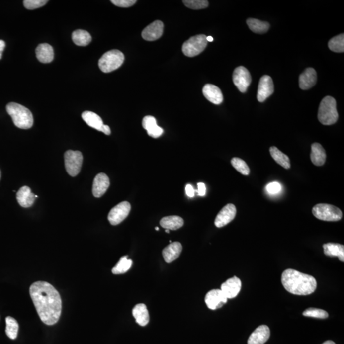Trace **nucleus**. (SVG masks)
<instances>
[{"instance_id": "obj_16", "label": "nucleus", "mask_w": 344, "mask_h": 344, "mask_svg": "<svg viewBox=\"0 0 344 344\" xmlns=\"http://www.w3.org/2000/svg\"><path fill=\"white\" fill-rule=\"evenodd\" d=\"M110 186V180L105 173H100L95 176L92 185V194L96 198H100Z\"/></svg>"}, {"instance_id": "obj_7", "label": "nucleus", "mask_w": 344, "mask_h": 344, "mask_svg": "<svg viewBox=\"0 0 344 344\" xmlns=\"http://www.w3.org/2000/svg\"><path fill=\"white\" fill-rule=\"evenodd\" d=\"M207 36L198 35L191 37L183 44V53L187 57H194L202 53L207 47Z\"/></svg>"}, {"instance_id": "obj_22", "label": "nucleus", "mask_w": 344, "mask_h": 344, "mask_svg": "<svg viewBox=\"0 0 344 344\" xmlns=\"http://www.w3.org/2000/svg\"><path fill=\"white\" fill-rule=\"evenodd\" d=\"M35 194L31 193L28 186L22 187L17 193V200L22 207L28 208L33 205L35 200Z\"/></svg>"}, {"instance_id": "obj_42", "label": "nucleus", "mask_w": 344, "mask_h": 344, "mask_svg": "<svg viewBox=\"0 0 344 344\" xmlns=\"http://www.w3.org/2000/svg\"><path fill=\"white\" fill-rule=\"evenodd\" d=\"M185 193H186L187 195L189 198H193L194 193H195V190L194 189L193 187L191 184H187L186 187H185Z\"/></svg>"}, {"instance_id": "obj_34", "label": "nucleus", "mask_w": 344, "mask_h": 344, "mask_svg": "<svg viewBox=\"0 0 344 344\" xmlns=\"http://www.w3.org/2000/svg\"><path fill=\"white\" fill-rule=\"evenodd\" d=\"M328 47L335 53H344V33L336 36L328 42Z\"/></svg>"}, {"instance_id": "obj_19", "label": "nucleus", "mask_w": 344, "mask_h": 344, "mask_svg": "<svg viewBox=\"0 0 344 344\" xmlns=\"http://www.w3.org/2000/svg\"><path fill=\"white\" fill-rule=\"evenodd\" d=\"M317 82V73L312 68H307L300 75L299 78V86L301 89L308 90L316 85Z\"/></svg>"}, {"instance_id": "obj_2", "label": "nucleus", "mask_w": 344, "mask_h": 344, "mask_svg": "<svg viewBox=\"0 0 344 344\" xmlns=\"http://www.w3.org/2000/svg\"><path fill=\"white\" fill-rule=\"evenodd\" d=\"M281 282L286 291L295 295H311L317 288L315 278L293 269L282 273Z\"/></svg>"}, {"instance_id": "obj_45", "label": "nucleus", "mask_w": 344, "mask_h": 344, "mask_svg": "<svg viewBox=\"0 0 344 344\" xmlns=\"http://www.w3.org/2000/svg\"><path fill=\"white\" fill-rule=\"evenodd\" d=\"M207 41L210 42H213L214 41L213 37H210V36H209V37H207Z\"/></svg>"}, {"instance_id": "obj_47", "label": "nucleus", "mask_w": 344, "mask_h": 344, "mask_svg": "<svg viewBox=\"0 0 344 344\" xmlns=\"http://www.w3.org/2000/svg\"><path fill=\"white\" fill-rule=\"evenodd\" d=\"M165 232L168 233V234H169V233H170V230H165Z\"/></svg>"}, {"instance_id": "obj_11", "label": "nucleus", "mask_w": 344, "mask_h": 344, "mask_svg": "<svg viewBox=\"0 0 344 344\" xmlns=\"http://www.w3.org/2000/svg\"><path fill=\"white\" fill-rule=\"evenodd\" d=\"M228 300L221 289H212L208 292L205 298L208 308L213 311L223 307L224 304L227 303Z\"/></svg>"}, {"instance_id": "obj_36", "label": "nucleus", "mask_w": 344, "mask_h": 344, "mask_svg": "<svg viewBox=\"0 0 344 344\" xmlns=\"http://www.w3.org/2000/svg\"><path fill=\"white\" fill-rule=\"evenodd\" d=\"M303 315L305 317L318 319H327L328 318V314L327 311L323 309H316V308H309L303 312Z\"/></svg>"}, {"instance_id": "obj_5", "label": "nucleus", "mask_w": 344, "mask_h": 344, "mask_svg": "<svg viewBox=\"0 0 344 344\" xmlns=\"http://www.w3.org/2000/svg\"><path fill=\"white\" fill-rule=\"evenodd\" d=\"M124 61L123 53L119 50H112L103 54L99 59V69L104 73H110L119 69Z\"/></svg>"}, {"instance_id": "obj_15", "label": "nucleus", "mask_w": 344, "mask_h": 344, "mask_svg": "<svg viewBox=\"0 0 344 344\" xmlns=\"http://www.w3.org/2000/svg\"><path fill=\"white\" fill-rule=\"evenodd\" d=\"M164 25L162 21H156L147 26L142 32V37L147 41L159 39L164 33Z\"/></svg>"}, {"instance_id": "obj_31", "label": "nucleus", "mask_w": 344, "mask_h": 344, "mask_svg": "<svg viewBox=\"0 0 344 344\" xmlns=\"http://www.w3.org/2000/svg\"><path fill=\"white\" fill-rule=\"evenodd\" d=\"M72 40L78 46H86L91 42L92 37L87 31L78 29L72 33Z\"/></svg>"}, {"instance_id": "obj_49", "label": "nucleus", "mask_w": 344, "mask_h": 344, "mask_svg": "<svg viewBox=\"0 0 344 344\" xmlns=\"http://www.w3.org/2000/svg\"><path fill=\"white\" fill-rule=\"evenodd\" d=\"M0 178H1V171H0Z\"/></svg>"}, {"instance_id": "obj_8", "label": "nucleus", "mask_w": 344, "mask_h": 344, "mask_svg": "<svg viewBox=\"0 0 344 344\" xmlns=\"http://www.w3.org/2000/svg\"><path fill=\"white\" fill-rule=\"evenodd\" d=\"M83 162V156L79 151L69 150L65 153V165L67 173L76 176L80 173Z\"/></svg>"}, {"instance_id": "obj_14", "label": "nucleus", "mask_w": 344, "mask_h": 344, "mask_svg": "<svg viewBox=\"0 0 344 344\" xmlns=\"http://www.w3.org/2000/svg\"><path fill=\"white\" fill-rule=\"evenodd\" d=\"M242 287L241 280L236 276L226 280L222 284L221 290L228 299H232L236 297L241 291Z\"/></svg>"}, {"instance_id": "obj_10", "label": "nucleus", "mask_w": 344, "mask_h": 344, "mask_svg": "<svg viewBox=\"0 0 344 344\" xmlns=\"http://www.w3.org/2000/svg\"><path fill=\"white\" fill-rule=\"evenodd\" d=\"M251 74L245 67H239L235 69L233 74V81L238 89L241 92H246L251 83Z\"/></svg>"}, {"instance_id": "obj_27", "label": "nucleus", "mask_w": 344, "mask_h": 344, "mask_svg": "<svg viewBox=\"0 0 344 344\" xmlns=\"http://www.w3.org/2000/svg\"><path fill=\"white\" fill-rule=\"evenodd\" d=\"M160 225L166 230H176L184 225L182 217L177 216L165 217L161 219Z\"/></svg>"}, {"instance_id": "obj_17", "label": "nucleus", "mask_w": 344, "mask_h": 344, "mask_svg": "<svg viewBox=\"0 0 344 344\" xmlns=\"http://www.w3.org/2000/svg\"><path fill=\"white\" fill-rule=\"evenodd\" d=\"M270 337V330L268 326L258 327L249 337L248 344H264Z\"/></svg>"}, {"instance_id": "obj_40", "label": "nucleus", "mask_w": 344, "mask_h": 344, "mask_svg": "<svg viewBox=\"0 0 344 344\" xmlns=\"http://www.w3.org/2000/svg\"><path fill=\"white\" fill-rule=\"evenodd\" d=\"M112 3L119 7L128 8L136 3V0H112Z\"/></svg>"}, {"instance_id": "obj_3", "label": "nucleus", "mask_w": 344, "mask_h": 344, "mask_svg": "<svg viewBox=\"0 0 344 344\" xmlns=\"http://www.w3.org/2000/svg\"><path fill=\"white\" fill-rule=\"evenodd\" d=\"M6 112L12 117L13 123L17 128L28 130L33 126V116L31 111L17 103H10L6 105Z\"/></svg>"}, {"instance_id": "obj_48", "label": "nucleus", "mask_w": 344, "mask_h": 344, "mask_svg": "<svg viewBox=\"0 0 344 344\" xmlns=\"http://www.w3.org/2000/svg\"><path fill=\"white\" fill-rule=\"evenodd\" d=\"M155 230H157V231H159V228H158V227H156V228H155Z\"/></svg>"}, {"instance_id": "obj_43", "label": "nucleus", "mask_w": 344, "mask_h": 344, "mask_svg": "<svg viewBox=\"0 0 344 344\" xmlns=\"http://www.w3.org/2000/svg\"><path fill=\"white\" fill-rule=\"evenodd\" d=\"M101 132L105 133V135H110L111 133L110 128L109 126L103 124L102 128L101 130Z\"/></svg>"}, {"instance_id": "obj_23", "label": "nucleus", "mask_w": 344, "mask_h": 344, "mask_svg": "<svg viewBox=\"0 0 344 344\" xmlns=\"http://www.w3.org/2000/svg\"><path fill=\"white\" fill-rule=\"evenodd\" d=\"M36 56L38 60L42 63L53 62L54 57V49L51 45L41 44L36 49Z\"/></svg>"}, {"instance_id": "obj_24", "label": "nucleus", "mask_w": 344, "mask_h": 344, "mask_svg": "<svg viewBox=\"0 0 344 344\" xmlns=\"http://www.w3.org/2000/svg\"><path fill=\"white\" fill-rule=\"evenodd\" d=\"M136 323L141 327H145L149 322V314L146 305L143 303L136 305L132 311Z\"/></svg>"}, {"instance_id": "obj_46", "label": "nucleus", "mask_w": 344, "mask_h": 344, "mask_svg": "<svg viewBox=\"0 0 344 344\" xmlns=\"http://www.w3.org/2000/svg\"><path fill=\"white\" fill-rule=\"evenodd\" d=\"M322 344H336V343L332 341H325V343H323Z\"/></svg>"}, {"instance_id": "obj_26", "label": "nucleus", "mask_w": 344, "mask_h": 344, "mask_svg": "<svg viewBox=\"0 0 344 344\" xmlns=\"http://www.w3.org/2000/svg\"><path fill=\"white\" fill-rule=\"evenodd\" d=\"M324 253L328 257H337L341 261H344V246L336 243H327L323 245Z\"/></svg>"}, {"instance_id": "obj_25", "label": "nucleus", "mask_w": 344, "mask_h": 344, "mask_svg": "<svg viewBox=\"0 0 344 344\" xmlns=\"http://www.w3.org/2000/svg\"><path fill=\"white\" fill-rule=\"evenodd\" d=\"M327 155L325 149L321 144L314 143L311 146V160L316 166H323L325 164Z\"/></svg>"}, {"instance_id": "obj_1", "label": "nucleus", "mask_w": 344, "mask_h": 344, "mask_svg": "<svg viewBox=\"0 0 344 344\" xmlns=\"http://www.w3.org/2000/svg\"><path fill=\"white\" fill-rule=\"evenodd\" d=\"M29 294L40 320L45 325H55L60 320L62 301L59 292L49 282L37 281L29 287Z\"/></svg>"}, {"instance_id": "obj_12", "label": "nucleus", "mask_w": 344, "mask_h": 344, "mask_svg": "<svg viewBox=\"0 0 344 344\" xmlns=\"http://www.w3.org/2000/svg\"><path fill=\"white\" fill-rule=\"evenodd\" d=\"M274 92L272 79L269 76H262L258 86L257 99L259 102H264Z\"/></svg>"}, {"instance_id": "obj_38", "label": "nucleus", "mask_w": 344, "mask_h": 344, "mask_svg": "<svg viewBox=\"0 0 344 344\" xmlns=\"http://www.w3.org/2000/svg\"><path fill=\"white\" fill-rule=\"evenodd\" d=\"M48 2L47 0H24L23 1L25 8L28 10H34L42 7Z\"/></svg>"}, {"instance_id": "obj_44", "label": "nucleus", "mask_w": 344, "mask_h": 344, "mask_svg": "<svg viewBox=\"0 0 344 344\" xmlns=\"http://www.w3.org/2000/svg\"><path fill=\"white\" fill-rule=\"evenodd\" d=\"M5 42L3 40H0V60L2 58V55H3V52L4 48H5Z\"/></svg>"}, {"instance_id": "obj_28", "label": "nucleus", "mask_w": 344, "mask_h": 344, "mask_svg": "<svg viewBox=\"0 0 344 344\" xmlns=\"http://www.w3.org/2000/svg\"><path fill=\"white\" fill-rule=\"evenodd\" d=\"M82 118L90 127L101 131L104 124L102 119L98 115L90 111H85L82 114Z\"/></svg>"}, {"instance_id": "obj_32", "label": "nucleus", "mask_w": 344, "mask_h": 344, "mask_svg": "<svg viewBox=\"0 0 344 344\" xmlns=\"http://www.w3.org/2000/svg\"><path fill=\"white\" fill-rule=\"evenodd\" d=\"M128 256L121 258L119 261L114 268H112V272L115 275L123 274L127 272L132 266V260L128 259Z\"/></svg>"}, {"instance_id": "obj_39", "label": "nucleus", "mask_w": 344, "mask_h": 344, "mask_svg": "<svg viewBox=\"0 0 344 344\" xmlns=\"http://www.w3.org/2000/svg\"><path fill=\"white\" fill-rule=\"evenodd\" d=\"M281 185L277 182H273L270 183L266 185V189L269 194H276L279 193L281 191Z\"/></svg>"}, {"instance_id": "obj_35", "label": "nucleus", "mask_w": 344, "mask_h": 344, "mask_svg": "<svg viewBox=\"0 0 344 344\" xmlns=\"http://www.w3.org/2000/svg\"><path fill=\"white\" fill-rule=\"evenodd\" d=\"M231 164L234 168L236 169L239 173L244 175H248L250 173V169L248 165L244 160L239 158H234L231 161Z\"/></svg>"}, {"instance_id": "obj_18", "label": "nucleus", "mask_w": 344, "mask_h": 344, "mask_svg": "<svg viewBox=\"0 0 344 344\" xmlns=\"http://www.w3.org/2000/svg\"><path fill=\"white\" fill-rule=\"evenodd\" d=\"M202 91L206 99L215 105H220L223 102V93L216 86L207 84L203 87Z\"/></svg>"}, {"instance_id": "obj_37", "label": "nucleus", "mask_w": 344, "mask_h": 344, "mask_svg": "<svg viewBox=\"0 0 344 344\" xmlns=\"http://www.w3.org/2000/svg\"><path fill=\"white\" fill-rule=\"evenodd\" d=\"M183 3L187 8L193 10H200L209 6V1L207 0H184Z\"/></svg>"}, {"instance_id": "obj_29", "label": "nucleus", "mask_w": 344, "mask_h": 344, "mask_svg": "<svg viewBox=\"0 0 344 344\" xmlns=\"http://www.w3.org/2000/svg\"><path fill=\"white\" fill-rule=\"evenodd\" d=\"M270 153L273 159L278 164H279L280 166L282 167L283 168L286 169H290V160H289L288 156L283 153L279 149L276 148L275 146L271 147L270 148Z\"/></svg>"}, {"instance_id": "obj_13", "label": "nucleus", "mask_w": 344, "mask_h": 344, "mask_svg": "<svg viewBox=\"0 0 344 344\" xmlns=\"http://www.w3.org/2000/svg\"><path fill=\"white\" fill-rule=\"evenodd\" d=\"M237 209L234 204L226 205L217 214L214 224L217 228H222L232 222L236 216Z\"/></svg>"}, {"instance_id": "obj_4", "label": "nucleus", "mask_w": 344, "mask_h": 344, "mask_svg": "<svg viewBox=\"0 0 344 344\" xmlns=\"http://www.w3.org/2000/svg\"><path fill=\"white\" fill-rule=\"evenodd\" d=\"M318 119L323 125H332L339 118L336 99L328 96L323 99L318 110Z\"/></svg>"}, {"instance_id": "obj_6", "label": "nucleus", "mask_w": 344, "mask_h": 344, "mask_svg": "<svg viewBox=\"0 0 344 344\" xmlns=\"http://www.w3.org/2000/svg\"><path fill=\"white\" fill-rule=\"evenodd\" d=\"M312 214L317 219L325 221H339L343 217V212L338 207L326 203L314 206Z\"/></svg>"}, {"instance_id": "obj_33", "label": "nucleus", "mask_w": 344, "mask_h": 344, "mask_svg": "<svg viewBox=\"0 0 344 344\" xmlns=\"http://www.w3.org/2000/svg\"><path fill=\"white\" fill-rule=\"evenodd\" d=\"M19 331V324L12 317L8 316L6 318V334L9 338L14 340L17 338Z\"/></svg>"}, {"instance_id": "obj_9", "label": "nucleus", "mask_w": 344, "mask_h": 344, "mask_svg": "<svg viewBox=\"0 0 344 344\" xmlns=\"http://www.w3.org/2000/svg\"><path fill=\"white\" fill-rule=\"evenodd\" d=\"M131 210L130 203L123 201L115 206L108 214V219L112 225H117L128 216Z\"/></svg>"}, {"instance_id": "obj_21", "label": "nucleus", "mask_w": 344, "mask_h": 344, "mask_svg": "<svg viewBox=\"0 0 344 344\" xmlns=\"http://www.w3.org/2000/svg\"><path fill=\"white\" fill-rule=\"evenodd\" d=\"M142 126L148 135L154 139H157L164 133V130L157 125L156 119L151 115L144 117L142 121Z\"/></svg>"}, {"instance_id": "obj_41", "label": "nucleus", "mask_w": 344, "mask_h": 344, "mask_svg": "<svg viewBox=\"0 0 344 344\" xmlns=\"http://www.w3.org/2000/svg\"><path fill=\"white\" fill-rule=\"evenodd\" d=\"M198 194L200 196H204L206 194V186L204 183H198Z\"/></svg>"}, {"instance_id": "obj_30", "label": "nucleus", "mask_w": 344, "mask_h": 344, "mask_svg": "<svg viewBox=\"0 0 344 344\" xmlns=\"http://www.w3.org/2000/svg\"><path fill=\"white\" fill-rule=\"evenodd\" d=\"M246 22L251 30L255 33H265L270 28V24L268 22L261 21L257 19L249 18Z\"/></svg>"}, {"instance_id": "obj_20", "label": "nucleus", "mask_w": 344, "mask_h": 344, "mask_svg": "<svg viewBox=\"0 0 344 344\" xmlns=\"http://www.w3.org/2000/svg\"><path fill=\"white\" fill-rule=\"evenodd\" d=\"M182 246L178 242H172L163 250L162 255L167 263L175 261L182 253Z\"/></svg>"}]
</instances>
